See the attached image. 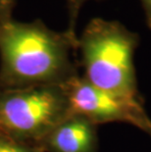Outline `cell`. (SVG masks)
Listing matches in <instances>:
<instances>
[{
  "label": "cell",
  "instance_id": "cell-5",
  "mask_svg": "<svg viewBox=\"0 0 151 152\" xmlns=\"http://www.w3.org/2000/svg\"><path fill=\"white\" fill-rule=\"evenodd\" d=\"M44 152H97V126L70 113L39 143Z\"/></svg>",
  "mask_w": 151,
  "mask_h": 152
},
{
  "label": "cell",
  "instance_id": "cell-8",
  "mask_svg": "<svg viewBox=\"0 0 151 152\" xmlns=\"http://www.w3.org/2000/svg\"><path fill=\"white\" fill-rule=\"evenodd\" d=\"M16 3L17 0H0V22L12 20Z\"/></svg>",
  "mask_w": 151,
  "mask_h": 152
},
{
  "label": "cell",
  "instance_id": "cell-3",
  "mask_svg": "<svg viewBox=\"0 0 151 152\" xmlns=\"http://www.w3.org/2000/svg\"><path fill=\"white\" fill-rule=\"evenodd\" d=\"M70 113L64 86L0 88V134L14 140L39 145Z\"/></svg>",
  "mask_w": 151,
  "mask_h": 152
},
{
  "label": "cell",
  "instance_id": "cell-2",
  "mask_svg": "<svg viewBox=\"0 0 151 152\" xmlns=\"http://www.w3.org/2000/svg\"><path fill=\"white\" fill-rule=\"evenodd\" d=\"M139 37L115 20L93 18L79 37L83 77L104 91L141 99L134 67Z\"/></svg>",
  "mask_w": 151,
  "mask_h": 152
},
{
  "label": "cell",
  "instance_id": "cell-4",
  "mask_svg": "<svg viewBox=\"0 0 151 152\" xmlns=\"http://www.w3.org/2000/svg\"><path fill=\"white\" fill-rule=\"evenodd\" d=\"M71 113L81 115L96 126L113 122L131 124L151 137V119L142 99H131L112 94L78 76L63 86Z\"/></svg>",
  "mask_w": 151,
  "mask_h": 152
},
{
  "label": "cell",
  "instance_id": "cell-6",
  "mask_svg": "<svg viewBox=\"0 0 151 152\" xmlns=\"http://www.w3.org/2000/svg\"><path fill=\"white\" fill-rule=\"evenodd\" d=\"M0 152H44L39 145L23 143L0 134Z\"/></svg>",
  "mask_w": 151,
  "mask_h": 152
},
{
  "label": "cell",
  "instance_id": "cell-9",
  "mask_svg": "<svg viewBox=\"0 0 151 152\" xmlns=\"http://www.w3.org/2000/svg\"><path fill=\"white\" fill-rule=\"evenodd\" d=\"M139 1L143 8L144 14H145L147 26L151 30V0H139Z\"/></svg>",
  "mask_w": 151,
  "mask_h": 152
},
{
  "label": "cell",
  "instance_id": "cell-7",
  "mask_svg": "<svg viewBox=\"0 0 151 152\" xmlns=\"http://www.w3.org/2000/svg\"><path fill=\"white\" fill-rule=\"evenodd\" d=\"M67 5V10H68V28H67L66 31L69 34L73 35L75 37H78L76 33V26L77 21H78L79 15L81 13V10L82 6L88 3L90 0H65Z\"/></svg>",
  "mask_w": 151,
  "mask_h": 152
},
{
  "label": "cell",
  "instance_id": "cell-1",
  "mask_svg": "<svg viewBox=\"0 0 151 152\" xmlns=\"http://www.w3.org/2000/svg\"><path fill=\"white\" fill-rule=\"evenodd\" d=\"M79 37L40 20L0 22V88L65 86L79 76L72 54Z\"/></svg>",
  "mask_w": 151,
  "mask_h": 152
}]
</instances>
